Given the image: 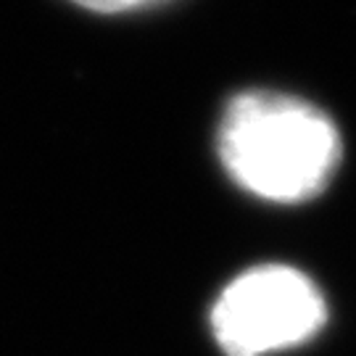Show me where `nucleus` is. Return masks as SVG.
Wrapping results in <instances>:
<instances>
[{
    "label": "nucleus",
    "instance_id": "f257e3e1",
    "mask_svg": "<svg viewBox=\"0 0 356 356\" xmlns=\"http://www.w3.org/2000/svg\"><path fill=\"white\" fill-rule=\"evenodd\" d=\"M219 156L243 191L277 204L314 198L341 161V135L312 103L277 92L232 98L219 124Z\"/></svg>",
    "mask_w": 356,
    "mask_h": 356
},
{
    "label": "nucleus",
    "instance_id": "f03ea898",
    "mask_svg": "<svg viewBox=\"0 0 356 356\" xmlns=\"http://www.w3.org/2000/svg\"><path fill=\"white\" fill-rule=\"evenodd\" d=\"M325 298L304 272L256 267L216 298L211 330L227 356H267L306 343L325 325Z\"/></svg>",
    "mask_w": 356,
    "mask_h": 356
},
{
    "label": "nucleus",
    "instance_id": "7ed1b4c3",
    "mask_svg": "<svg viewBox=\"0 0 356 356\" xmlns=\"http://www.w3.org/2000/svg\"><path fill=\"white\" fill-rule=\"evenodd\" d=\"M76 6L90 8V11H101V13H119V11H132V8H145L153 6L159 0H74Z\"/></svg>",
    "mask_w": 356,
    "mask_h": 356
}]
</instances>
